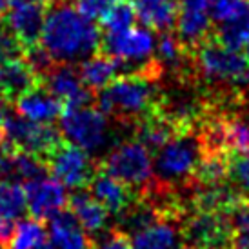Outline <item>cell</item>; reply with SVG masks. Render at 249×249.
I'll return each instance as SVG.
<instances>
[{
  "label": "cell",
  "instance_id": "12",
  "mask_svg": "<svg viewBox=\"0 0 249 249\" xmlns=\"http://www.w3.org/2000/svg\"><path fill=\"white\" fill-rule=\"evenodd\" d=\"M177 35L189 51H193L211 31L208 0H178Z\"/></svg>",
  "mask_w": 249,
  "mask_h": 249
},
{
  "label": "cell",
  "instance_id": "34",
  "mask_svg": "<svg viewBox=\"0 0 249 249\" xmlns=\"http://www.w3.org/2000/svg\"><path fill=\"white\" fill-rule=\"evenodd\" d=\"M9 9V0H0V18H4Z\"/></svg>",
  "mask_w": 249,
  "mask_h": 249
},
{
  "label": "cell",
  "instance_id": "32",
  "mask_svg": "<svg viewBox=\"0 0 249 249\" xmlns=\"http://www.w3.org/2000/svg\"><path fill=\"white\" fill-rule=\"evenodd\" d=\"M235 224V249H249V200L231 214Z\"/></svg>",
  "mask_w": 249,
  "mask_h": 249
},
{
  "label": "cell",
  "instance_id": "4",
  "mask_svg": "<svg viewBox=\"0 0 249 249\" xmlns=\"http://www.w3.org/2000/svg\"><path fill=\"white\" fill-rule=\"evenodd\" d=\"M153 155L137 140L122 142L100 160L106 173L129 186L137 195L145 193L155 184Z\"/></svg>",
  "mask_w": 249,
  "mask_h": 249
},
{
  "label": "cell",
  "instance_id": "5",
  "mask_svg": "<svg viewBox=\"0 0 249 249\" xmlns=\"http://www.w3.org/2000/svg\"><path fill=\"white\" fill-rule=\"evenodd\" d=\"M182 244L189 249H235V224L231 214L189 211L180 222Z\"/></svg>",
  "mask_w": 249,
  "mask_h": 249
},
{
  "label": "cell",
  "instance_id": "38",
  "mask_svg": "<svg viewBox=\"0 0 249 249\" xmlns=\"http://www.w3.org/2000/svg\"><path fill=\"white\" fill-rule=\"evenodd\" d=\"M180 249H189V248H180Z\"/></svg>",
  "mask_w": 249,
  "mask_h": 249
},
{
  "label": "cell",
  "instance_id": "1",
  "mask_svg": "<svg viewBox=\"0 0 249 249\" xmlns=\"http://www.w3.org/2000/svg\"><path fill=\"white\" fill-rule=\"evenodd\" d=\"M100 40L102 33L93 20L82 17L75 6L60 2L46 17L40 46L56 64H80L100 51Z\"/></svg>",
  "mask_w": 249,
  "mask_h": 249
},
{
  "label": "cell",
  "instance_id": "26",
  "mask_svg": "<svg viewBox=\"0 0 249 249\" xmlns=\"http://www.w3.org/2000/svg\"><path fill=\"white\" fill-rule=\"evenodd\" d=\"M48 242V231L44 228V222L26 218L17 224L7 249H42Z\"/></svg>",
  "mask_w": 249,
  "mask_h": 249
},
{
  "label": "cell",
  "instance_id": "2",
  "mask_svg": "<svg viewBox=\"0 0 249 249\" xmlns=\"http://www.w3.org/2000/svg\"><path fill=\"white\" fill-rule=\"evenodd\" d=\"M164 91L160 80L144 75H120L95 97V107L115 122L135 127L140 120L157 113Z\"/></svg>",
  "mask_w": 249,
  "mask_h": 249
},
{
  "label": "cell",
  "instance_id": "31",
  "mask_svg": "<svg viewBox=\"0 0 249 249\" xmlns=\"http://www.w3.org/2000/svg\"><path fill=\"white\" fill-rule=\"evenodd\" d=\"M118 2H122V0H71V6H75V9L82 17L95 22L100 20Z\"/></svg>",
  "mask_w": 249,
  "mask_h": 249
},
{
  "label": "cell",
  "instance_id": "20",
  "mask_svg": "<svg viewBox=\"0 0 249 249\" xmlns=\"http://www.w3.org/2000/svg\"><path fill=\"white\" fill-rule=\"evenodd\" d=\"M137 18L147 29L157 33H169L177 28L178 0H131Z\"/></svg>",
  "mask_w": 249,
  "mask_h": 249
},
{
  "label": "cell",
  "instance_id": "29",
  "mask_svg": "<svg viewBox=\"0 0 249 249\" xmlns=\"http://www.w3.org/2000/svg\"><path fill=\"white\" fill-rule=\"evenodd\" d=\"M249 0H208L209 4V17L216 24L228 22L235 18L236 15L248 6Z\"/></svg>",
  "mask_w": 249,
  "mask_h": 249
},
{
  "label": "cell",
  "instance_id": "9",
  "mask_svg": "<svg viewBox=\"0 0 249 249\" xmlns=\"http://www.w3.org/2000/svg\"><path fill=\"white\" fill-rule=\"evenodd\" d=\"M42 86L62 102L66 111L95 106L97 93L84 86L78 66L55 64L48 75L42 78Z\"/></svg>",
  "mask_w": 249,
  "mask_h": 249
},
{
  "label": "cell",
  "instance_id": "24",
  "mask_svg": "<svg viewBox=\"0 0 249 249\" xmlns=\"http://www.w3.org/2000/svg\"><path fill=\"white\" fill-rule=\"evenodd\" d=\"M229 162L231 157L224 153H204L200 162L195 167L191 177L193 186H214L229 180Z\"/></svg>",
  "mask_w": 249,
  "mask_h": 249
},
{
  "label": "cell",
  "instance_id": "3",
  "mask_svg": "<svg viewBox=\"0 0 249 249\" xmlns=\"http://www.w3.org/2000/svg\"><path fill=\"white\" fill-rule=\"evenodd\" d=\"M204 155L196 129L180 133L155 153V178L171 187H186Z\"/></svg>",
  "mask_w": 249,
  "mask_h": 249
},
{
  "label": "cell",
  "instance_id": "16",
  "mask_svg": "<svg viewBox=\"0 0 249 249\" xmlns=\"http://www.w3.org/2000/svg\"><path fill=\"white\" fill-rule=\"evenodd\" d=\"M98 162H100V160H98ZM88 191H89L109 213L117 214V216L139 196L131 187L125 186L124 182L117 180L115 177L107 175L102 167H98L97 175H95V178L91 180Z\"/></svg>",
  "mask_w": 249,
  "mask_h": 249
},
{
  "label": "cell",
  "instance_id": "23",
  "mask_svg": "<svg viewBox=\"0 0 249 249\" xmlns=\"http://www.w3.org/2000/svg\"><path fill=\"white\" fill-rule=\"evenodd\" d=\"M133 131H135V140L144 145L151 155H155L160 147H164L173 137L180 135L178 129L160 111L140 120L139 124L133 127Z\"/></svg>",
  "mask_w": 249,
  "mask_h": 249
},
{
  "label": "cell",
  "instance_id": "13",
  "mask_svg": "<svg viewBox=\"0 0 249 249\" xmlns=\"http://www.w3.org/2000/svg\"><path fill=\"white\" fill-rule=\"evenodd\" d=\"M49 9L46 6L33 4V2H20V4L9 6L4 20L15 35L20 38L24 48L29 49L40 44L42 29H44Z\"/></svg>",
  "mask_w": 249,
  "mask_h": 249
},
{
  "label": "cell",
  "instance_id": "10",
  "mask_svg": "<svg viewBox=\"0 0 249 249\" xmlns=\"http://www.w3.org/2000/svg\"><path fill=\"white\" fill-rule=\"evenodd\" d=\"M100 51L124 64H144L155 58V40L147 28H129L125 31H104Z\"/></svg>",
  "mask_w": 249,
  "mask_h": 249
},
{
  "label": "cell",
  "instance_id": "21",
  "mask_svg": "<svg viewBox=\"0 0 249 249\" xmlns=\"http://www.w3.org/2000/svg\"><path fill=\"white\" fill-rule=\"evenodd\" d=\"M131 242L135 249H180V246H184L180 222L160 218L159 222L135 233Z\"/></svg>",
  "mask_w": 249,
  "mask_h": 249
},
{
  "label": "cell",
  "instance_id": "35",
  "mask_svg": "<svg viewBox=\"0 0 249 249\" xmlns=\"http://www.w3.org/2000/svg\"><path fill=\"white\" fill-rule=\"evenodd\" d=\"M4 120H6V117H4V111H2V107H0V129H2V125H4Z\"/></svg>",
  "mask_w": 249,
  "mask_h": 249
},
{
  "label": "cell",
  "instance_id": "18",
  "mask_svg": "<svg viewBox=\"0 0 249 249\" xmlns=\"http://www.w3.org/2000/svg\"><path fill=\"white\" fill-rule=\"evenodd\" d=\"M13 106L18 115L40 124H51L53 120L62 117L66 111L62 102L55 95H51L44 86H38L33 91L26 93Z\"/></svg>",
  "mask_w": 249,
  "mask_h": 249
},
{
  "label": "cell",
  "instance_id": "8",
  "mask_svg": "<svg viewBox=\"0 0 249 249\" xmlns=\"http://www.w3.org/2000/svg\"><path fill=\"white\" fill-rule=\"evenodd\" d=\"M60 131L71 144L82 147L88 153H95L107 144L109 125L102 111L95 106H88L66 111L60 122Z\"/></svg>",
  "mask_w": 249,
  "mask_h": 249
},
{
  "label": "cell",
  "instance_id": "27",
  "mask_svg": "<svg viewBox=\"0 0 249 249\" xmlns=\"http://www.w3.org/2000/svg\"><path fill=\"white\" fill-rule=\"evenodd\" d=\"M135 20H137V11L133 7L131 0H122L100 18V28L104 31L117 33V31H125L133 28Z\"/></svg>",
  "mask_w": 249,
  "mask_h": 249
},
{
  "label": "cell",
  "instance_id": "7",
  "mask_svg": "<svg viewBox=\"0 0 249 249\" xmlns=\"http://www.w3.org/2000/svg\"><path fill=\"white\" fill-rule=\"evenodd\" d=\"M53 178L71 189H88L95 178L100 162L95 160L82 147L64 140L46 160Z\"/></svg>",
  "mask_w": 249,
  "mask_h": 249
},
{
  "label": "cell",
  "instance_id": "17",
  "mask_svg": "<svg viewBox=\"0 0 249 249\" xmlns=\"http://www.w3.org/2000/svg\"><path fill=\"white\" fill-rule=\"evenodd\" d=\"M49 242L55 249H95L93 236L88 235L70 209L49 218Z\"/></svg>",
  "mask_w": 249,
  "mask_h": 249
},
{
  "label": "cell",
  "instance_id": "14",
  "mask_svg": "<svg viewBox=\"0 0 249 249\" xmlns=\"http://www.w3.org/2000/svg\"><path fill=\"white\" fill-rule=\"evenodd\" d=\"M28 209L26 191L20 182L0 178V248L7 249L13 238L17 220Z\"/></svg>",
  "mask_w": 249,
  "mask_h": 249
},
{
  "label": "cell",
  "instance_id": "15",
  "mask_svg": "<svg viewBox=\"0 0 249 249\" xmlns=\"http://www.w3.org/2000/svg\"><path fill=\"white\" fill-rule=\"evenodd\" d=\"M42 86L40 76L28 64L26 56L0 66V91L6 104H15L26 93Z\"/></svg>",
  "mask_w": 249,
  "mask_h": 249
},
{
  "label": "cell",
  "instance_id": "33",
  "mask_svg": "<svg viewBox=\"0 0 249 249\" xmlns=\"http://www.w3.org/2000/svg\"><path fill=\"white\" fill-rule=\"evenodd\" d=\"M95 249H135L129 235H125L124 231L118 228L111 229L104 235L100 242H95Z\"/></svg>",
  "mask_w": 249,
  "mask_h": 249
},
{
  "label": "cell",
  "instance_id": "28",
  "mask_svg": "<svg viewBox=\"0 0 249 249\" xmlns=\"http://www.w3.org/2000/svg\"><path fill=\"white\" fill-rule=\"evenodd\" d=\"M24 56H26L24 44L11 31V28L6 24V20L0 18V66L13 62V60H20Z\"/></svg>",
  "mask_w": 249,
  "mask_h": 249
},
{
  "label": "cell",
  "instance_id": "19",
  "mask_svg": "<svg viewBox=\"0 0 249 249\" xmlns=\"http://www.w3.org/2000/svg\"><path fill=\"white\" fill-rule=\"evenodd\" d=\"M68 209L75 214L78 224L91 236L102 233L106 226H107V214H109V211L86 189H75V193L70 195Z\"/></svg>",
  "mask_w": 249,
  "mask_h": 249
},
{
  "label": "cell",
  "instance_id": "37",
  "mask_svg": "<svg viewBox=\"0 0 249 249\" xmlns=\"http://www.w3.org/2000/svg\"><path fill=\"white\" fill-rule=\"evenodd\" d=\"M246 58H248V62H249V48H248V53H246Z\"/></svg>",
  "mask_w": 249,
  "mask_h": 249
},
{
  "label": "cell",
  "instance_id": "30",
  "mask_svg": "<svg viewBox=\"0 0 249 249\" xmlns=\"http://www.w3.org/2000/svg\"><path fill=\"white\" fill-rule=\"evenodd\" d=\"M229 182L249 198V155H235L229 162Z\"/></svg>",
  "mask_w": 249,
  "mask_h": 249
},
{
  "label": "cell",
  "instance_id": "22",
  "mask_svg": "<svg viewBox=\"0 0 249 249\" xmlns=\"http://www.w3.org/2000/svg\"><path fill=\"white\" fill-rule=\"evenodd\" d=\"M78 71L84 86L89 88L93 93H98L120 75V60L98 51L78 64Z\"/></svg>",
  "mask_w": 249,
  "mask_h": 249
},
{
  "label": "cell",
  "instance_id": "6",
  "mask_svg": "<svg viewBox=\"0 0 249 249\" xmlns=\"http://www.w3.org/2000/svg\"><path fill=\"white\" fill-rule=\"evenodd\" d=\"M2 131L13 149L36 155L44 162L66 140L62 131L53 124L33 122L18 113L6 117Z\"/></svg>",
  "mask_w": 249,
  "mask_h": 249
},
{
  "label": "cell",
  "instance_id": "11",
  "mask_svg": "<svg viewBox=\"0 0 249 249\" xmlns=\"http://www.w3.org/2000/svg\"><path fill=\"white\" fill-rule=\"evenodd\" d=\"M26 202L31 218L36 220H49L56 213H60L68 206V193L62 182L56 178H40L31 180L24 184Z\"/></svg>",
  "mask_w": 249,
  "mask_h": 249
},
{
  "label": "cell",
  "instance_id": "25",
  "mask_svg": "<svg viewBox=\"0 0 249 249\" xmlns=\"http://www.w3.org/2000/svg\"><path fill=\"white\" fill-rule=\"evenodd\" d=\"M213 33L229 49L240 51V49L249 48V2L235 18L222 22L220 28Z\"/></svg>",
  "mask_w": 249,
  "mask_h": 249
},
{
  "label": "cell",
  "instance_id": "36",
  "mask_svg": "<svg viewBox=\"0 0 249 249\" xmlns=\"http://www.w3.org/2000/svg\"><path fill=\"white\" fill-rule=\"evenodd\" d=\"M0 102H4V97H2V91H0Z\"/></svg>",
  "mask_w": 249,
  "mask_h": 249
}]
</instances>
